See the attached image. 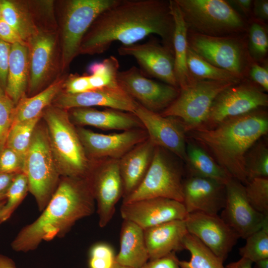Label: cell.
Instances as JSON below:
<instances>
[{
	"mask_svg": "<svg viewBox=\"0 0 268 268\" xmlns=\"http://www.w3.org/2000/svg\"><path fill=\"white\" fill-rule=\"evenodd\" d=\"M113 248L109 244L99 242L94 244L89 252V268H111L116 262Z\"/></svg>",
	"mask_w": 268,
	"mask_h": 268,
	"instance_id": "42",
	"label": "cell"
},
{
	"mask_svg": "<svg viewBox=\"0 0 268 268\" xmlns=\"http://www.w3.org/2000/svg\"><path fill=\"white\" fill-rule=\"evenodd\" d=\"M171 153L156 147L149 168L138 187L122 203L153 198L183 201L184 169Z\"/></svg>",
	"mask_w": 268,
	"mask_h": 268,
	"instance_id": "9",
	"label": "cell"
},
{
	"mask_svg": "<svg viewBox=\"0 0 268 268\" xmlns=\"http://www.w3.org/2000/svg\"><path fill=\"white\" fill-rule=\"evenodd\" d=\"M187 63L190 73L196 80L223 81L235 83L242 81L232 73L208 62L192 51L189 46Z\"/></svg>",
	"mask_w": 268,
	"mask_h": 268,
	"instance_id": "33",
	"label": "cell"
},
{
	"mask_svg": "<svg viewBox=\"0 0 268 268\" xmlns=\"http://www.w3.org/2000/svg\"><path fill=\"white\" fill-rule=\"evenodd\" d=\"M183 245L191 257L189 261L179 260L181 268H226L221 260L192 234L186 235Z\"/></svg>",
	"mask_w": 268,
	"mask_h": 268,
	"instance_id": "32",
	"label": "cell"
},
{
	"mask_svg": "<svg viewBox=\"0 0 268 268\" xmlns=\"http://www.w3.org/2000/svg\"><path fill=\"white\" fill-rule=\"evenodd\" d=\"M123 220L131 221L143 230L175 220H185L188 213L182 202L163 198H153L122 203Z\"/></svg>",
	"mask_w": 268,
	"mask_h": 268,
	"instance_id": "19",
	"label": "cell"
},
{
	"mask_svg": "<svg viewBox=\"0 0 268 268\" xmlns=\"http://www.w3.org/2000/svg\"><path fill=\"white\" fill-rule=\"evenodd\" d=\"M188 30L211 36L245 33L248 22L227 0H175Z\"/></svg>",
	"mask_w": 268,
	"mask_h": 268,
	"instance_id": "5",
	"label": "cell"
},
{
	"mask_svg": "<svg viewBox=\"0 0 268 268\" xmlns=\"http://www.w3.org/2000/svg\"><path fill=\"white\" fill-rule=\"evenodd\" d=\"M95 205L86 178L63 177L41 215L18 232L11 248L26 253L43 241L64 237L78 220L91 215Z\"/></svg>",
	"mask_w": 268,
	"mask_h": 268,
	"instance_id": "2",
	"label": "cell"
},
{
	"mask_svg": "<svg viewBox=\"0 0 268 268\" xmlns=\"http://www.w3.org/2000/svg\"><path fill=\"white\" fill-rule=\"evenodd\" d=\"M253 1L251 0H227L230 5L235 6L246 16L251 19L252 15Z\"/></svg>",
	"mask_w": 268,
	"mask_h": 268,
	"instance_id": "50",
	"label": "cell"
},
{
	"mask_svg": "<svg viewBox=\"0 0 268 268\" xmlns=\"http://www.w3.org/2000/svg\"><path fill=\"white\" fill-rule=\"evenodd\" d=\"M111 268H131L128 266H126L123 265H121L116 262L114 263L113 266Z\"/></svg>",
	"mask_w": 268,
	"mask_h": 268,
	"instance_id": "55",
	"label": "cell"
},
{
	"mask_svg": "<svg viewBox=\"0 0 268 268\" xmlns=\"http://www.w3.org/2000/svg\"><path fill=\"white\" fill-rule=\"evenodd\" d=\"M120 244L116 262L131 268H140L149 260L144 230L135 223L123 220Z\"/></svg>",
	"mask_w": 268,
	"mask_h": 268,
	"instance_id": "26",
	"label": "cell"
},
{
	"mask_svg": "<svg viewBox=\"0 0 268 268\" xmlns=\"http://www.w3.org/2000/svg\"><path fill=\"white\" fill-rule=\"evenodd\" d=\"M29 50V92L34 93L55 77L61 67L59 34L41 27L26 42Z\"/></svg>",
	"mask_w": 268,
	"mask_h": 268,
	"instance_id": "12",
	"label": "cell"
},
{
	"mask_svg": "<svg viewBox=\"0 0 268 268\" xmlns=\"http://www.w3.org/2000/svg\"><path fill=\"white\" fill-rule=\"evenodd\" d=\"M244 246L239 249L241 257L253 263L268 258V223L249 235Z\"/></svg>",
	"mask_w": 268,
	"mask_h": 268,
	"instance_id": "38",
	"label": "cell"
},
{
	"mask_svg": "<svg viewBox=\"0 0 268 268\" xmlns=\"http://www.w3.org/2000/svg\"><path fill=\"white\" fill-rule=\"evenodd\" d=\"M248 181L255 178H268V148L266 143L256 142L248 150L244 160Z\"/></svg>",
	"mask_w": 268,
	"mask_h": 268,
	"instance_id": "37",
	"label": "cell"
},
{
	"mask_svg": "<svg viewBox=\"0 0 268 268\" xmlns=\"http://www.w3.org/2000/svg\"><path fill=\"white\" fill-rule=\"evenodd\" d=\"M134 114L146 131L148 138L156 147L168 151L186 162L187 132L179 119L163 116L137 102Z\"/></svg>",
	"mask_w": 268,
	"mask_h": 268,
	"instance_id": "16",
	"label": "cell"
},
{
	"mask_svg": "<svg viewBox=\"0 0 268 268\" xmlns=\"http://www.w3.org/2000/svg\"><path fill=\"white\" fill-rule=\"evenodd\" d=\"M268 132V114L260 108L227 119L213 128H198L188 133L189 138L207 149L232 178L245 185L246 154Z\"/></svg>",
	"mask_w": 268,
	"mask_h": 268,
	"instance_id": "3",
	"label": "cell"
},
{
	"mask_svg": "<svg viewBox=\"0 0 268 268\" xmlns=\"http://www.w3.org/2000/svg\"><path fill=\"white\" fill-rule=\"evenodd\" d=\"M174 22L169 0H118L95 20L83 37L79 54L105 52L116 41L130 45L150 34L173 49Z\"/></svg>",
	"mask_w": 268,
	"mask_h": 268,
	"instance_id": "1",
	"label": "cell"
},
{
	"mask_svg": "<svg viewBox=\"0 0 268 268\" xmlns=\"http://www.w3.org/2000/svg\"><path fill=\"white\" fill-rule=\"evenodd\" d=\"M22 172L27 178L28 191L34 197L39 210L42 211L61 180L51 149L47 128L36 127L24 157Z\"/></svg>",
	"mask_w": 268,
	"mask_h": 268,
	"instance_id": "6",
	"label": "cell"
},
{
	"mask_svg": "<svg viewBox=\"0 0 268 268\" xmlns=\"http://www.w3.org/2000/svg\"><path fill=\"white\" fill-rule=\"evenodd\" d=\"M268 105V95L266 92L246 79L229 86L218 94L211 106L205 123L199 128H213L227 119Z\"/></svg>",
	"mask_w": 268,
	"mask_h": 268,
	"instance_id": "11",
	"label": "cell"
},
{
	"mask_svg": "<svg viewBox=\"0 0 268 268\" xmlns=\"http://www.w3.org/2000/svg\"><path fill=\"white\" fill-rule=\"evenodd\" d=\"M11 45L0 39V87L5 91Z\"/></svg>",
	"mask_w": 268,
	"mask_h": 268,
	"instance_id": "46",
	"label": "cell"
},
{
	"mask_svg": "<svg viewBox=\"0 0 268 268\" xmlns=\"http://www.w3.org/2000/svg\"><path fill=\"white\" fill-rule=\"evenodd\" d=\"M61 92L53 102L54 106L67 110L76 108L102 106L134 113L136 104L121 87L96 89L77 94Z\"/></svg>",
	"mask_w": 268,
	"mask_h": 268,
	"instance_id": "22",
	"label": "cell"
},
{
	"mask_svg": "<svg viewBox=\"0 0 268 268\" xmlns=\"http://www.w3.org/2000/svg\"><path fill=\"white\" fill-rule=\"evenodd\" d=\"M86 155L91 161L120 159L129 150L148 138L144 129L103 134L83 127L76 128Z\"/></svg>",
	"mask_w": 268,
	"mask_h": 268,
	"instance_id": "17",
	"label": "cell"
},
{
	"mask_svg": "<svg viewBox=\"0 0 268 268\" xmlns=\"http://www.w3.org/2000/svg\"><path fill=\"white\" fill-rule=\"evenodd\" d=\"M23 162L22 158L15 151L5 147L0 153V173L21 172Z\"/></svg>",
	"mask_w": 268,
	"mask_h": 268,
	"instance_id": "43",
	"label": "cell"
},
{
	"mask_svg": "<svg viewBox=\"0 0 268 268\" xmlns=\"http://www.w3.org/2000/svg\"><path fill=\"white\" fill-rule=\"evenodd\" d=\"M120 87L135 102L144 108L155 112H163L178 97L180 89L146 77L135 67L119 71Z\"/></svg>",
	"mask_w": 268,
	"mask_h": 268,
	"instance_id": "14",
	"label": "cell"
},
{
	"mask_svg": "<svg viewBox=\"0 0 268 268\" xmlns=\"http://www.w3.org/2000/svg\"><path fill=\"white\" fill-rule=\"evenodd\" d=\"M186 163L189 176L209 179L224 185L232 178L206 150L193 140L187 142Z\"/></svg>",
	"mask_w": 268,
	"mask_h": 268,
	"instance_id": "30",
	"label": "cell"
},
{
	"mask_svg": "<svg viewBox=\"0 0 268 268\" xmlns=\"http://www.w3.org/2000/svg\"><path fill=\"white\" fill-rule=\"evenodd\" d=\"M41 117L12 124L8 134L5 147L15 151L23 161L33 133Z\"/></svg>",
	"mask_w": 268,
	"mask_h": 268,
	"instance_id": "36",
	"label": "cell"
},
{
	"mask_svg": "<svg viewBox=\"0 0 268 268\" xmlns=\"http://www.w3.org/2000/svg\"><path fill=\"white\" fill-rule=\"evenodd\" d=\"M244 185L247 198L253 207L268 215V178H255Z\"/></svg>",
	"mask_w": 268,
	"mask_h": 268,
	"instance_id": "40",
	"label": "cell"
},
{
	"mask_svg": "<svg viewBox=\"0 0 268 268\" xmlns=\"http://www.w3.org/2000/svg\"><path fill=\"white\" fill-rule=\"evenodd\" d=\"M225 185L207 178L189 176L183 181V203L188 213L218 215L224 206Z\"/></svg>",
	"mask_w": 268,
	"mask_h": 268,
	"instance_id": "21",
	"label": "cell"
},
{
	"mask_svg": "<svg viewBox=\"0 0 268 268\" xmlns=\"http://www.w3.org/2000/svg\"><path fill=\"white\" fill-rule=\"evenodd\" d=\"M0 268H16L14 262L10 258L0 254Z\"/></svg>",
	"mask_w": 268,
	"mask_h": 268,
	"instance_id": "53",
	"label": "cell"
},
{
	"mask_svg": "<svg viewBox=\"0 0 268 268\" xmlns=\"http://www.w3.org/2000/svg\"><path fill=\"white\" fill-rule=\"evenodd\" d=\"M179 260L173 252L161 258L149 260L140 268H181Z\"/></svg>",
	"mask_w": 268,
	"mask_h": 268,
	"instance_id": "47",
	"label": "cell"
},
{
	"mask_svg": "<svg viewBox=\"0 0 268 268\" xmlns=\"http://www.w3.org/2000/svg\"><path fill=\"white\" fill-rule=\"evenodd\" d=\"M118 0H69L64 2L59 36L61 71L79 54L81 42L97 17Z\"/></svg>",
	"mask_w": 268,
	"mask_h": 268,
	"instance_id": "8",
	"label": "cell"
},
{
	"mask_svg": "<svg viewBox=\"0 0 268 268\" xmlns=\"http://www.w3.org/2000/svg\"><path fill=\"white\" fill-rule=\"evenodd\" d=\"M225 190L220 217L240 238L246 239L268 223V215L257 211L249 202L242 183L231 178L225 184Z\"/></svg>",
	"mask_w": 268,
	"mask_h": 268,
	"instance_id": "15",
	"label": "cell"
},
{
	"mask_svg": "<svg viewBox=\"0 0 268 268\" xmlns=\"http://www.w3.org/2000/svg\"><path fill=\"white\" fill-rule=\"evenodd\" d=\"M248 50L251 60L263 63L268 51V32L266 23L254 17L249 19L247 28Z\"/></svg>",
	"mask_w": 268,
	"mask_h": 268,
	"instance_id": "35",
	"label": "cell"
},
{
	"mask_svg": "<svg viewBox=\"0 0 268 268\" xmlns=\"http://www.w3.org/2000/svg\"><path fill=\"white\" fill-rule=\"evenodd\" d=\"M188 233L185 220H172L144 229L149 260L184 250L183 241Z\"/></svg>",
	"mask_w": 268,
	"mask_h": 268,
	"instance_id": "24",
	"label": "cell"
},
{
	"mask_svg": "<svg viewBox=\"0 0 268 268\" xmlns=\"http://www.w3.org/2000/svg\"><path fill=\"white\" fill-rule=\"evenodd\" d=\"M189 47L205 60L241 80L248 78L252 62L248 52L247 34L207 36L188 30Z\"/></svg>",
	"mask_w": 268,
	"mask_h": 268,
	"instance_id": "7",
	"label": "cell"
},
{
	"mask_svg": "<svg viewBox=\"0 0 268 268\" xmlns=\"http://www.w3.org/2000/svg\"><path fill=\"white\" fill-rule=\"evenodd\" d=\"M268 62L258 63L252 61L248 73V77L264 91H268Z\"/></svg>",
	"mask_w": 268,
	"mask_h": 268,
	"instance_id": "44",
	"label": "cell"
},
{
	"mask_svg": "<svg viewBox=\"0 0 268 268\" xmlns=\"http://www.w3.org/2000/svg\"><path fill=\"white\" fill-rule=\"evenodd\" d=\"M119 63L114 56L101 62H94L88 67L89 81L92 90L120 87L118 82Z\"/></svg>",
	"mask_w": 268,
	"mask_h": 268,
	"instance_id": "34",
	"label": "cell"
},
{
	"mask_svg": "<svg viewBox=\"0 0 268 268\" xmlns=\"http://www.w3.org/2000/svg\"><path fill=\"white\" fill-rule=\"evenodd\" d=\"M253 268H268V258L253 263Z\"/></svg>",
	"mask_w": 268,
	"mask_h": 268,
	"instance_id": "54",
	"label": "cell"
},
{
	"mask_svg": "<svg viewBox=\"0 0 268 268\" xmlns=\"http://www.w3.org/2000/svg\"><path fill=\"white\" fill-rule=\"evenodd\" d=\"M5 192L0 193V203L6 200Z\"/></svg>",
	"mask_w": 268,
	"mask_h": 268,
	"instance_id": "56",
	"label": "cell"
},
{
	"mask_svg": "<svg viewBox=\"0 0 268 268\" xmlns=\"http://www.w3.org/2000/svg\"><path fill=\"white\" fill-rule=\"evenodd\" d=\"M29 77V50L27 44L11 45L5 92L15 105L25 95Z\"/></svg>",
	"mask_w": 268,
	"mask_h": 268,
	"instance_id": "28",
	"label": "cell"
},
{
	"mask_svg": "<svg viewBox=\"0 0 268 268\" xmlns=\"http://www.w3.org/2000/svg\"><path fill=\"white\" fill-rule=\"evenodd\" d=\"M16 174L0 173V193L6 192Z\"/></svg>",
	"mask_w": 268,
	"mask_h": 268,
	"instance_id": "51",
	"label": "cell"
},
{
	"mask_svg": "<svg viewBox=\"0 0 268 268\" xmlns=\"http://www.w3.org/2000/svg\"><path fill=\"white\" fill-rule=\"evenodd\" d=\"M70 111V120L81 127L90 126L104 130L122 131L144 129L138 118L130 112L112 108L98 110L92 108H76Z\"/></svg>",
	"mask_w": 268,
	"mask_h": 268,
	"instance_id": "23",
	"label": "cell"
},
{
	"mask_svg": "<svg viewBox=\"0 0 268 268\" xmlns=\"http://www.w3.org/2000/svg\"><path fill=\"white\" fill-rule=\"evenodd\" d=\"M235 83L196 80L186 88L180 89L177 98L160 114L179 119L187 133L201 127L205 123L216 97Z\"/></svg>",
	"mask_w": 268,
	"mask_h": 268,
	"instance_id": "10",
	"label": "cell"
},
{
	"mask_svg": "<svg viewBox=\"0 0 268 268\" xmlns=\"http://www.w3.org/2000/svg\"><path fill=\"white\" fill-rule=\"evenodd\" d=\"M155 148L147 138L119 160L124 189L123 199L131 194L143 180L152 162Z\"/></svg>",
	"mask_w": 268,
	"mask_h": 268,
	"instance_id": "25",
	"label": "cell"
},
{
	"mask_svg": "<svg viewBox=\"0 0 268 268\" xmlns=\"http://www.w3.org/2000/svg\"><path fill=\"white\" fill-rule=\"evenodd\" d=\"M2 19V15H1V7H0V20Z\"/></svg>",
	"mask_w": 268,
	"mask_h": 268,
	"instance_id": "58",
	"label": "cell"
},
{
	"mask_svg": "<svg viewBox=\"0 0 268 268\" xmlns=\"http://www.w3.org/2000/svg\"><path fill=\"white\" fill-rule=\"evenodd\" d=\"M64 92L69 94H77L92 90L89 83L88 75L77 74L69 75L65 79Z\"/></svg>",
	"mask_w": 268,
	"mask_h": 268,
	"instance_id": "45",
	"label": "cell"
},
{
	"mask_svg": "<svg viewBox=\"0 0 268 268\" xmlns=\"http://www.w3.org/2000/svg\"><path fill=\"white\" fill-rule=\"evenodd\" d=\"M170 7L174 22L173 49L174 71L180 89L186 88L196 80L190 73L187 63L188 27L179 6L175 0H169Z\"/></svg>",
	"mask_w": 268,
	"mask_h": 268,
	"instance_id": "27",
	"label": "cell"
},
{
	"mask_svg": "<svg viewBox=\"0 0 268 268\" xmlns=\"http://www.w3.org/2000/svg\"><path fill=\"white\" fill-rule=\"evenodd\" d=\"M28 191V183L26 175L22 172L17 174L5 192L6 201L1 211L3 222L10 217Z\"/></svg>",
	"mask_w": 268,
	"mask_h": 268,
	"instance_id": "39",
	"label": "cell"
},
{
	"mask_svg": "<svg viewBox=\"0 0 268 268\" xmlns=\"http://www.w3.org/2000/svg\"><path fill=\"white\" fill-rule=\"evenodd\" d=\"M119 160L107 159L91 161L86 177L96 205L99 226L101 228L111 221L116 204L123 197Z\"/></svg>",
	"mask_w": 268,
	"mask_h": 268,
	"instance_id": "13",
	"label": "cell"
},
{
	"mask_svg": "<svg viewBox=\"0 0 268 268\" xmlns=\"http://www.w3.org/2000/svg\"><path fill=\"white\" fill-rule=\"evenodd\" d=\"M252 15L258 20L266 22L268 19V0L253 1Z\"/></svg>",
	"mask_w": 268,
	"mask_h": 268,
	"instance_id": "49",
	"label": "cell"
},
{
	"mask_svg": "<svg viewBox=\"0 0 268 268\" xmlns=\"http://www.w3.org/2000/svg\"><path fill=\"white\" fill-rule=\"evenodd\" d=\"M185 220L188 233L223 262L240 238L218 215L192 213L188 214Z\"/></svg>",
	"mask_w": 268,
	"mask_h": 268,
	"instance_id": "18",
	"label": "cell"
},
{
	"mask_svg": "<svg viewBox=\"0 0 268 268\" xmlns=\"http://www.w3.org/2000/svg\"><path fill=\"white\" fill-rule=\"evenodd\" d=\"M5 201L6 200L0 203V224L3 222L1 218V211L4 204L5 203Z\"/></svg>",
	"mask_w": 268,
	"mask_h": 268,
	"instance_id": "57",
	"label": "cell"
},
{
	"mask_svg": "<svg viewBox=\"0 0 268 268\" xmlns=\"http://www.w3.org/2000/svg\"><path fill=\"white\" fill-rule=\"evenodd\" d=\"M0 39L10 45L26 44L17 32L2 19L0 20Z\"/></svg>",
	"mask_w": 268,
	"mask_h": 268,
	"instance_id": "48",
	"label": "cell"
},
{
	"mask_svg": "<svg viewBox=\"0 0 268 268\" xmlns=\"http://www.w3.org/2000/svg\"><path fill=\"white\" fill-rule=\"evenodd\" d=\"M15 105L0 87V153L5 147L7 136L12 123Z\"/></svg>",
	"mask_w": 268,
	"mask_h": 268,
	"instance_id": "41",
	"label": "cell"
},
{
	"mask_svg": "<svg viewBox=\"0 0 268 268\" xmlns=\"http://www.w3.org/2000/svg\"><path fill=\"white\" fill-rule=\"evenodd\" d=\"M0 4L2 19L26 43L39 28L32 2L0 0Z\"/></svg>",
	"mask_w": 268,
	"mask_h": 268,
	"instance_id": "29",
	"label": "cell"
},
{
	"mask_svg": "<svg viewBox=\"0 0 268 268\" xmlns=\"http://www.w3.org/2000/svg\"><path fill=\"white\" fill-rule=\"evenodd\" d=\"M52 154L63 177L86 178L91 162L87 157L67 110L50 105L43 111Z\"/></svg>",
	"mask_w": 268,
	"mask_h": 268,
	"instance_id": "4",
	"label": "cell"
},
{
	"mask_svg": "<svg viewBox=\"0 0 268 268\" xmlns=\"http://www.w3.org/2000/svg\"><path fill=\"white\" fill-rule=\"evenodd\" d=\"M65 78H57L45 89L32 97L23 95L15 106L12 124L41 117L45 109L63 88Z\"/></svg>",
	"mask_w": 268,
	"mask_h": 268,
	"instance_id": "31",
	"label": "cell"
},
{
	"mask_svg": "<svg viewBox=\"0 0 268 268\" xmlns=\"http://www.w3.org/2000/svg\"><path fill=\"white\" fill-rule=\"evenodd\" d=\"M120 55L133 57L143 71L166 84L179 88L175 74L173 50L155 41L122 45Z\"/></svg>",
	"mask_w": 268,
	"mask_h": 268,
	"instance_id": "20",
	"label": "cell"
},
{
	"mask_svg": "<svg viewBox=\"0 0 268 268\" xmlns=\"http://www.w3.org/2000/svg\"><path fill=\"white\" fill-rule=\"evenodd\" d=\"M253 263L246 258L241 257L239 260L229 263L226 268H253Z\"/></svg>",
	"mask_w": 268,
	"mask_h": 268,
	"instance_id": "52",
	"label": "cell"
}]
</instances>
